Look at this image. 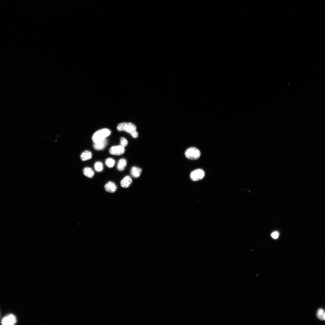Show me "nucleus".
<instances>
[{
	"mask_svg": "<svg viewBox=\"0 0 325 325\" xmlns=\"http://www.w3.org/2000/svg\"><path fill=\"white\" fill-rule=\"evenodd\" d=\"M116 128L119 131H124L129 133L134 138H137L138 136L136 126L131 122L121 123L118 125Z\"/></svg>",
	"mask_w": 325,
	"mask_h": 325,
	"instance_id": "nucleus-1",
	"label": "nucleus"
},
{
	"mask_svg": "<svg viewBox=\"0 0 325 325\" xmlns=\"http://www.w3.org/2000/svg\"><path fill=\"white\" fill-rule=\"evenodd\" d=\"M111 133V131L108 128L99 130L95 132L93 135L92 140L94 143L102 141L109 136Z\"/></svg>",
	"mask_w": 325,
	"mask_h": 325,
	"instance_id": "nucleus-2",
	"label": "nucleus"
},
{
	"mask_svg": "<svg viewBox=\"0 0 325 325\" xmlns=\"http://www.w3.org/2000/svg\"><path fill=\"white\" fill-rule=\"evenodd\" d=\"M201 153L200 151L195 147H190L187 149L185 152V155L188 159L196 160L200 157Z\"/></svg>",
	"mask_w": 325,
	"mask_h": 325,
	"instance_id": "nucleus-3",
	"label": "nucleus"
},
{
	"mask_svg": "<svg viewBox=\"0 0 325 325\" xmlns=\"http://www.w3.org/2000/svg\"><path fill=\"white\" fill-rule=\"evenodd\" d=\"M205 176V172L201 169H197L192 171L190 174L191 179L193 181H197L202 179Z\"/></svg>",
	"mask_w": 325,
	"mask_h": 325,
	"instance_id": "nucleus-4",
	"label": "nucleus"
},
{
	"mask_svg": "<svg viewBox=\"0 0 325 325\" xmlns=\"http://www.w3.org/2000/svg\"><path fill=\"white\" fill-rule=\"evenodd\" d=\"M17 322V319L12 314H8L2 320L1 323L3 325H13Z\"/></svg>",
	"mask_w": 325,
	"mask_h": 325,
	"instance_id": "nucleus-5",
	"label": "nucleus"
},
{
	"mask_svg": "<svg viewBox=\"0 0 325 325\" xmlns=\"http://www.w3.org/2000/svg\"><path fill=\"white\" fill-rule=\"evenodd\" d=\"M125 147L120 145L111 147L109 150V153L113 155H120L124 153Z\"/></svg>",
	"mask_w": 325,
	"mask_h": 325,
	"instance_id": "nucleus-6",
	"label": "nucleus"
},
{
	"mask_svg": "<svg viewBox=\"0 0 325 325\" xmlns=\"http://www.w3.org/2000/svg\"><path fill=\"white\" fill-rule=\"evenodd\" d=\"M104 189L107 192L113 193L116 191L117 187L114 183L110 181L105 185Z\"/></svg>",
	"mask_w": 325,
	"mask_h": 325,
	"instance_id": "nucleus-7",
	"label": "nucleus"
},
{
	"mask_svg": "<svg viewBox=\"0 0 325 325\" xmlns=\"http://www.w3.org/2000/svg\"><path fill=\"white\" fill-rule=\"evenodd\" d=\"M107 143L106 138L102 141L94 143V148L96 150H104L106 147Z\"/></svg>",
	"mask_w": 325,
	"mask_h": 325,
	"instance_id": "nucleus-8",
	"label": "nucleus"
},
{
	"mask_svg": "<svg viewBox=\"0 0 325 325\" xmlns=\"http://www.w3.org/2000/svg\"><path fill=\"white\" fill-rule=\"evenodd\" d=\"M132 181V179L131 177L129 175H127L121 181L120 184L121 186L123 188H128L131 185Z\"/></svg>",
	"mask_w": 325,
	"mask_h": 325,
	"instance_id": "nucleus-9",
	"label": "nucleus"
},
{
	"mask_svg": "<svg viewBox=\"0 0 325 325\" xmlns=\"http://www.w3.org/2000/svg\"><path fill=\"white\" fill-rule=\"evenodd\" d=\"M141 172L142 169L141 168L134 166L131 168L130 172L131 175L133 177L137 178L140 176Z\"/></svg>",
	"mask_w": 325,
	"mask_h": 325,
	"instance_id": "nucleus-10",
	"label": "nucleus"
},
{
	"mask_svg": "<svg viewBox=\"0 0 325 325\" xmlns=\"http://www.w3.org/2000/svg\"><path fill=\"white\" fill-rule=\"evenodd\" d=\"M92 157L91 152L88 150H86L83 152L81 154L80 158L84 161L90 159Z\"/></svg>",
	"mask_w": 325,
	"mask_h": 325,
	"instance_id": "nucleus-11",
	"label": "nucleus"
},
{
	"mask_svg": "<svg viewBox=\"0 0 325 325\" xmlns=\"http://www.w3.org/2000/svg\"><path fill=\"white\" fill-rule=\"evenodd\" d=\"M126 165V160L125 159H121L118 162L117 165V168L119 171H122L125 169Z\"/></svg>",
	"mask_w": 325,
	"mask_h": 325,
	"instance_id": "nucleus-12",
	"label": "nucleus"
},
{
	"mask_svg": "<svg viewBox=\"0 0 325 325\" xmlns=\"http://www.w3.org/2000/svg\"><path fill=\"white\" fill-rule=\"evenodd\" d=\"M83 172L85 176L89 178H92L94 174L93 170L91 168L89 167L85 168L83 169Z\"/></svg>",
	"mask_w": 325,
	"mask_h": 325,
	"instance_id": "nucleus-13",
	"label": "nucleus"
},
{
	"mask_svg": "<svg viewBox=\"0 0 325 325\" xmlns=\"http://www.w3.org/2000/svg\"><path fill=\"white\" fill-rule=\"evenodd\" d=\"M317 318L321 320H324L325 319V313L324 311L322 308L319 309L317 312Z\"/></svg>",
	"mask_w": 325,
	"mask_h": 325,
	"instance_id": "nucleus-14",
	"label": "nucleus"
},
{
	"mask_svg": "<svg viewBox=\"0 0 325 325\" xmlns=\"http://www.w3.org/2000/svg\"><path fill=\"white\" fill-rule=\"evenodd\" d=\"M94 167L96 171L98 172H101L103 169V163L100 161L97 162L94 164Z\"/></svg>",
	"mask_w": 325,
	"mask_h": 325,
	"instance_id": "nucleus-15",
	"label": "nucleus"
},
{
	"mask_svg": "<svg viewBox=\"0 0 325 325\" xmlns=\"http://www.w3.org/2000/svg\"><path fill=\"white\" fill-rule=\"evenodd\" d=\"M115 163V160L113 159L110 158L106 159L105 161V163L106 165L110 168L113 167Z\"/></svg>",
	"mask_w": 325,
	"mask_h": 325,
	"instance_id": "nucleus-16",
	"label": "nucleus"
},
{
	"mask_svg": "<svg viewBox=\"0 0 325 325\" xmlns=\"http://www.w3.org/2000/svg\"><path fill=\"white\" fill-rule=\"evenodd\" d=\"M128 144L127 140L124 137H122L120 139V145L122 146L125 147L127 146Z\"/></svg>",
	"mask_w": 325,
	"mask_h": 325,
	"instance_id": "nucleus-17",
	"label": "nucleus"
},
{
	"mask_svg": "<svg viewBox=\"0 0 325 325\" xmlns=\"http://www.w3.org/2000/svg\"><path fill=\"white\" fill-rule=\"evenodd\" d=\"M279 233L277 231H275L273 232L271 234V236L274 239H276L278 238L279 237Z\"/></svg>",
	"mask_w": 325,
	"mask_h": 325,
	"instance_id": "nucleus-18",
	"label": "nucleus"
}]
</instances>
